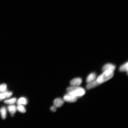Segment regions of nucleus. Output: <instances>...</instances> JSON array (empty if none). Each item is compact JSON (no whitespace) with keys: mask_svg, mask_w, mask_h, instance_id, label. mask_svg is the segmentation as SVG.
Instances as JSON below:
<instances>
[{"mask_svg":"<svg viewBox=\"0 0 128 128\" xmlns=\"http://www.w3.org/2000/svg\"><path fill=\"white\" fill-rule=\"evenodd\" d=\"M66 91L68 93L76 98L82 96L85 94L86 92L84 88L79 86H73L67 88Z\"/></svg>","mask_w":128,"mask_h":128,"instance_id":"1","label":"nucleus"},{"mask_svg":"<svg viewBox=\"0 0 128 128\" xmlns=\"http://www.w3.org/2000/svg\"><path fill=\"white\" fill-rule=\"evenodd\" d=\"M114 75V73L113 71L107 70L103 72V73L98 77L96 80L100 84L111 79Z\"/></svg>","mask_w":128,"mask_h":128,"instance_id":"2","label":"nucleus"},{"mask_svg":"<svg viewBox=\"0 0 128 128\" xmlns=\"http://www.w3.org/2000/svg\"><path fill=\"white\" fill-rule=\"evenodd\" d=\"M77 99V98L68 93L64 96L63 100L65 101L73 103L76 102Z\"/></svg>","mask_w":128,"mask_h":128,"instance_id":"3","label":"nucleus"},{"mask_svg":"<svg viewBox=\"0 0 128 128\" xmlns=\"http://www.w3.org/2000/svg\"><path fill=\"white\" fill-rule=\"evenodd\" d=\"M12 95V92H8L7 90L4 92H1L0 94V101L5 99L9 98Z\"/></svg>","mask_w":128,"mask_h":128,"instance_id":"4","label":"nucleus"},{"mask_svg":"<svg viewBox=\"0 0 128 128\" xmlns=\"http://www.w3.org/2000/svg\"><path fill=\"white\" fill-rule=\"evenodd\" d=\"M82 82V80L80 78H75L70 81V84L72 86H79Z\"/></svg>","mask_w":128,"mask_h":128,"instance_id":"5","label":"nucleus"},{"mask_svg":"<svg viewBox=\"0 0 128 128\" xmlns=\"http://www.w3.org/2000/svg\"><path fill=\"white\" fill-rule=\"evenodd\" d=\"M64 103V100L60 98H58L55 99L54 102V105L57 108H60L62 106Z\"/></svg>","mask_w":128,"mask_h":128,"instance_id":"6","label":"nucleus"},{"mask_svg":"<svg viewBox=\"0 0 128 128\" xmlns=\"http://www.w3.org/2000/svg\"><path fill=\"white\" fill-rule=\"evenodd\" d=\"M116 66L114 65L111 64H108L105 65L102 68V71L103 72L107 71V70H110L114 71L116 69Z\"/></svg>","mask_w":128,"mask_h":128,"instance_id":"7","label":"nucleus"},{"mask_svg":"<svg viewBox=\"0 0 128 128\" xmlns=\"http://www.w3.org/2000/svg\"><path fill=\"white\" fill-rule=\"evenodd\" d=\"M88 84L86 86V88L88 89H90L95 88L100 84L96 80H94L92 82L88 83Z\"/></svg>","mask_w":128,"mask_h":128,"instance_id":"8","label":"nucleus"},{"mask_svg":"<svg viewBox=\"0 0 128 128\" xmlns=\"http://www.w3.org/2000/svg\"><path fill=\"white\" fill-rule=\"evenodd\" d=\"M8 111L10 112L11 116H13L16 111V107L15 105H11L8 106Z\"/></svg>","mask_w":128,"mask_h":128,"instance_id":"9","label":"nucleus"},{"mask_svg":"<svg viewBox=\"0 0 128 128\" xmlns=\"http://www.w3.org/2000/svg\"><path fill=\"white\" fill-rule=\"evenodd\" d=\"M96 74L95 73H92L90 74L86 79V82L88 83L92 82L95 80L96 78Z\"/></svg>","mask_w":128,"mask_h":128,"instance_id":"10","label":"nucleus"},{"mask_svg":"<svg viewBox=\"0 0 128 128\" xmlns=\"http://www.w3.org/2000/svg\"><path fill=\"white\" fill-rule=\"evenodd\" d=\"M28 103V100L25 97L20 98L17 101V103L18 105H26Z\"/></svg>","mask_w":128,"mask_h":128,"instance_id":"11","label":"nucleus"},{"mask_svg":"<svg viewBox=\"0 0 128 128\" xmlns=\"http://www.w3.org/2000/svg\"><path fill=\"white\" fill-rule=\"evenodd\" d=\"M0 113L2 119H5L7 116V110L5 107H3L0 108Z\"/></svg>","mask_w":128,"mask_h":128,"instance_id":"12","label":"nucleus"},{"mask_svg":"<svg viewBox=\"0 0 128 128\" xmlns=\"http://www.w3.org/2000/svg\"><path fill=\"white\" fill-rule=\"evenodd\" d=\"M17 102V99L16 98H13L6 100L4 101V103L9 105H13Z\"/></svg>","mask_w":128,"mask_h":128,"instance_id":"13","label":"nucleus"},{"mask_svg":"<svg viewBox=\"0 0 128 128\" xmlns=\"http://www.w3.org/2000/svg\"><path fill=\"white\" fill-rule=\"evenodd\" d=\"M128 62L123 64L120 67L119 70L121 72H128Z\"/></svg>","mask_w":128,"mask_h":128,"instance_id":"14","label":"nucleus"},{"mask_svg":"<svg viewBox=\"0 0 128 128\" xmlns=\"http://www.w3.org/2000/svg\"><path fill=\"white\" fill-rule=\"evenodd\" d=\"M17 110L22 113H25L26 112V110L23 105H18L16 107Z\"/></svg>","mask_w":128,"mask_h":128,"instance_id":"15","label":"nucleus"},{"mask_svg":"<svg viewBox=\"0 0 128 128\" xmlns=\"http://www.w3.org/2000/svg\"><path fill=\"white\" fill-rule=\"evenodd\" d=\"M7 86L5 84H3L0 86V91L2 92L7 90Z\"/></svg>","mask_w":128,"mask_h":128,"instance_id":"16","label":"nucleus"},{"mask_svg":"<svg viewBox=\"0 0 128 128\" xmlns=\"http://www.w3.org/2000/svg\"><path fill=\"white\" fill-rule=\"evenodd\" d=\"M57 108L54 105L51 107L50 110L51 111L53 112H55L56 111Z\"/></svg>","mask_w":128,"mask_h":128,"instance_id":"17","label":"nucleus"},{"mask_svg":"<svg viewBox=\"0 0 128 128\" xmlns=\"http://www.w3.org/2000/svg\"><path fill=\"white\" fill-rule=\"evenodd\" d=\"M1 92L0 91V93Z\"/></svg>","mask_w":128,"mask_h":128,"instance_id":"18","label":"nucleus"}]
</instances>
